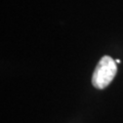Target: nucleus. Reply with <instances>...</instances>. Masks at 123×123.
Listing matches in <instances>:
<instances>
[{"label":"nucleus","mask_w":123,"mask_h":123,"mask_svg":"<svg viewBox=\"0 0 123 123\" xmlns=\"http://www.w3.org/2000/svg\"><path fill=\"white\" fill-rule=\"evenodd\" d=\"M115 62H116V64H120L121 63V61L119 60V59H117V60H115Z\"/></svg>","instance_id":"2"},{"label":"nucleus","mask_w":123,"mask_h":123,"mask_svg":"<svg viewBox=\"0 0 123 123\" xmlns=\"http://www.w3.org/2000/svg\"><path fill=\"white\" fill-rule=\"evenodd\" d=\"M117 73V64L109 55H104L99 60L92 74V85L98 89H104L112 82Z\"/></svg>","instance_id":"1"}]
</instances>
